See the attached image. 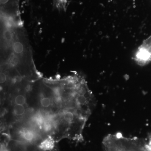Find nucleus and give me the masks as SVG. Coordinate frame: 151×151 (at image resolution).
I'll return each instance as SVG.
<instances>
[{"mask_svg": "<svg viewBox=\"0 0 151 151\" xmlns=\"http://www.w3.org/2000/svg\"><path fill=\"white\" fill-rule=\"evenodd\" d=\"M133 60L137 65L145 66L151 62V35L143 41L133 55Z\"/></svg>", "mask_w": 151, "mask_h": 151, "instance_id": "1", "label": "nucleus"}, {"mask_svg": "<svg viewBox=\"0 0 151 151\" xmlns=\"http://www.w3.org/2000/svg\"><path fill=\"white\" fill-rule=\"evenodd\" d=\"M54 147V142L51 138H47L40 145V148L43 150H52Z\"/></svg>", "mask_w": 151, "mask_h": 151, "instance_id": "2", "label": "nucleus"}, {"mask_svg": "<svg viewBox=\"0 0 151 151\" xmlns=\"http://www.w3.org/2000/svg\"><path fill=\"white\" fill-rule=\"evenodd\" d=\"M22 138L27 142H31L35 139V134L32 131L24 130L21 133Z\"/></svg>", "mask_w": 151, "mask_h": 151, "instance_id": "3", "label": "nucleus"}, {"mask_svg": "<svg viewBox=\"0 0 151 151\" xmlns=\"http://www.w3.org/2000/svg\"><path fill=\"white\" fill-rule=\"evenodd\" d=\"M25 113V108L24 105L15 104L13 108L14 114L17 116H22Z\"/></svg>", "mask_w": 151, "mask_h": 151, "instance_id": "4", "label": "nucleus"}, {"mask_svg": "<svg viewBox=\"0 0 151 151\" xmlns=\"http://www.w3.org/2000/svg\"><path fill=\"white\" fill-rule=\"evenodd\" d=\"M40 104L43 108H47L51 106L52 102L49 97H43L41 99Z\"/></svg>", "mask_w": 151, "mask_h": 151, "instance_id": "5", "label": "nucleus"}, {"mask_svg": "<svg viewBox=\"0 0 151 151\" xmlns=\"http://www.w3.org/2000/svg\"><path fill=\"white\" fill-rule=\"evenodd\" d=\"M14 102L15 104L24 105L26 103V99L24 95L19 94L15 98Z\"/></svg>", "mask_w": 151, "mask_h": 151, "instance_id": "6", "label": "nucleus"}, {"mask_svg": "<svg viewBox=\"0 0 151 151\" xmlns=\"http://www.w3.org/2000/svg\"><path fill=\"white\" fill-rule=\"evenodd\" d=\"M1 151H9V150H8L5 145L2 144V145H1Z\"/></svg>", "mask_w": 151, "mask_h": 151, "instance_id": "7", "label": "nucleus"}, {"mask_svg": "<svg viewBox=\"0 0 151 151\" xmlns=\"http://www.w3.org/2000/svg\"><path fill=\"white\" fill-rule=\"evenodd\" d=\"M147 146L149 149L151 151V138L150 139L149 143H147Z\"/></svg>", "mask_w": 151, "mask_h": 151, "instance_id": "8", "label": "nucleus"}]
</instances>
